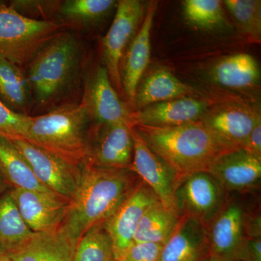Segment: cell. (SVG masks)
Here are the masks:
<instances>
[{"mask_svg":"<svg viewBox=\"0 0 261 261\" xmlns=\"http://www.w3.org/2000/svg\"><path fill=\"white\" fill-rule=\"evenodd\" d=\"M116 261H126L124 259H121V260H116Z\"/></svg>","mask_w":261,"mask_h":261,"instance_id":"obj_39","label":"cell"},{"mask_svg":"<svg viewBox=\"0 0 261 261\" xmlns=\"http://www.w3.org/2000/svg\"><path fill=\"white\" fill-rule=\"evenodd\" d=\"M239 261H261V238L246 239Z\"/></svg>","mask_w":261,"mask_h":261,"instance_id":"obj_35","label":"cell"},{"mask_svg":"<svg viewBox=\"0 0 261 261\" xmlns=\"http://www.w3.org/2000/svg\"><path fill=\"white\" fill-rule=\"evenodd\" d=\"M81 102L97 124L123 123L133 126L132 113L120 99L106 67H98L89 77Z\"/></svg>","mask_w":261,"mask_h":261,"instance_id":"obj_14","label":"cell"},{"mask_svg":"<svg viewBox=\"0 0 261 261\" xmlns=\"http://www.w3.org/2000/svg\"><path fill=\"white\" fill-rule=\"evenodd\" d=\"M0 101L13 112L27 116L34 102L27 73L4 59H0Z\"/></svg>","mask_w":261,"mask_h":261,"instance_id":"obj_22","label":"cell"},{"mask_svg":"<svg viewBox=\"0 0 261 261\" xmlns=\"http://www.w3.org/2000/svg\"><path fill=\"white\" fill-rule=\"evenodd\" d=\"M0 261H10L8 256H0Z\"/></svg>","mask_w":261,"mask_h":261,"instance_id":"obj_38","label":"cell"},{"mask_svg":"<svg viewBox=\"0 0 261 261\" xmlns=\"http://www.w3.org/2000/svg\"><path fill=\"white\" fill-rule=\"evenodd\" d=\"M44 186L70 200L82 177V167L70 164L23 139L11 140Z\"/></svg>","mask_w":261,"mask_h":261,"instance_id":"obj_9","label":"cell"},{"mask_svg":"<svg viewBox=\"0 0 261 261\" xmlns=\"http://www.w3.org/2000/svg\"><path fill=\"white\" fill-rule=\"evenodd\" d=\"M31 118V116L13 112L0 101V136L10 140L23 139L28 132Z\"/></svg>","mask_w":261,"mask_h":261,"instance_id":"obj_31","label":"cell"},{"mask_svg":"<svg viewBox=\"0 0 261 261\" xmlns=\"http://www.w3.org/2000/svg\"><path fill=\"white\" fill-rule=\"evenodd\" d=\"M141 181L129 169L84 165L80 185L69 200L62 231L78 243L89 228L106 222Z\"/></svg>","mask_w":261,"mask_h":261,"instance_id":"obj_1","label":"cell"},{"mask_svg":"<svg viewBox=\"0 0 261 261\" xmlns=\"http://www.w3.org/2000/svg\"><path fill=\"white\" fill-rule=\"evenodd\" d=\"M82 53L74 34L62 31L41 48L27 72L36 105L48 106L71 87L80 73Z\"/></svg>","mask_w":261,"mask_h":261,"instance_id":"obj_4","label":"cell"},{"mask_svg":"<svg viewBox=\"0 0 261 261\" xmlns=\"http://www.w3.org/2000/svg\"><path fill=\"white\" fill-rule=\"evenodd\" d=\"M254 157L261 160V119L257 120L249 136L245 148Z\"/></svg>","mask_w":261,"mask_h":261,"instance_id":"obj_36","label":"cell"},{"mask_svg":"<svg viewBox=\"0 0 261 261\" xmlns=\"http://www.w3.org/2000/svg\"><path fill=\"white\" fill-rule=\"evenodd\" d=\"M61 3L58 1L15 0L10 2L9 5L20 14L29 18L30 15H49L54 10L58 11Z\"/></svg>","mask_w":261,"mask_h":261,"instance_id":"obj_32","label":"cell"},{"mask_svg":"<svg viewBox=\"0 0 261 261\" xmlns=\"http://www.w3.org/2000/svg\"><path fill=\"white\" fill-rule=\"evenodd\" d=\"M163 245L152 243H134L123 259L126 261H159Z\"/></svg>","mask_w":261,"mask_h":261,"instance_id":"obj_33","label":"cell"},{"mask_svg":"<svg viewBox=\"0 0 261 261\" xmlns=\"http://www.w3.org/2000/svg\"><path fill=\"white\" fill-rule=\"evenodd\" d=\"M132 126L126 123L91 126L85 164L92 167L129 169L134 155Z\"/></svg>","mask_w":261,"mask_h":261,"instance_id":"obj_10","label":"cell"},{"mask_svg":"<svg viewBox=\"0 0 261 261\" xmlns=\"http://www.w3.org/2000/svg\"><path fill=\"white\" fill-rule=\"evenodd\" d=\"M207 171L227 194L253 193L260 185L261 160L234 149L221 154Z\"/></svg>","mask_w":261,"mask_h":261,"instance_id":"obj_13","label":"cell"},{"mask_svg":"<svg viewBox=\"0 0 261 261\" xmlns=\"http://www.w3.org/2000/svg\"><path fill=\"white\" fill-rule=\"evenodd\" d=\"M249 209L245 219V235L248 239L261 238V217L260 207Z\"/></svg>","mask_w":261,"mask_h":261,"instance_id":"obj_34","label":"cell"},{"mask_svg":"<svg viewBox=\"0 0 261 261\" xmlns=\"http://www.w3.org/2000/svg\"><path fill=\"white\" fill-rule=\"evenodd\" d=\"M209 259L207 225L181 216L171 236L163 245L159 261H205Z\"/></svg>","mask_w":261,"mask_h":261,"instance_id":"obj_18","label":"cell"},{"mask_svg":"<svg viewBox=\"0 0 261 261\" xmlns=\"http://www.w3.org/2000/svg\"><path fill=\"white\" fill-rule=\"evenodd\" d=\"M73 261H116L112 238L104 223L84 233L75 247Z\"/></svg>","mask_w":261,"mask_h":261,"instance_id":"obj_28","label":"cell"},{"mask_svg":"<svg viewBox=\"0 0 261 261\" xmlns=\"http://www.w3.org/2000/svg\"><path fill=\"white\" fill-rule=\"evenodd\" d=\"M213 80L232 89H246L258 83L260 68L253 57L246 53L226 57L213 68Z\"/></svg>","mask_w":261,"mask_h":261,"instance_id":"obj_24","label":"cell"},{"mask_svg":"<svg viewBox=\"0 0 261 261\" xmlns=\"http://www.w3.org/2000/svg\"><path fill=\"white\" fill-rule=\"evenodd\" d=\"M209 111L204 99L183 97L155 103L132 113L133 126L172 127L201 121Z\"/></svg>","mask_w":261,"mask_h":261,"instance_id":"obj_16","label":"cell"},{"mask_svg":"<svg viewBox=\"0 0 261 261\" xmlns=\"http://www.w3.org/2000/svg\"><path fill=\"white\" fill-rule=\"evenodd\" d=\"M149 149L180 179L207 171L213 162L231 151L201 121L172 127L133 126Z\"/></svg>","mask_w":261,"mask_h":261,"instance_id":"obj_2","label":"cell"},{"mask_svg":"<svg viewBox=\"0 0 261 261\" xmlns=\"http://www.w3.org/2000/svg\"><path fill=\"white\" fill-rule=\"evenodd\" d=\"M181 216L174 209L166 207L161 201L146 211L135 235L134 243L164 245L172 234Z\"/></svg>","mask_w":261,"mask_h":261,"instance_id":"obj_25","label":"cell"},{"mask_svg":"<svg viewBox=\"0 0 261 261\" xmlns=\"http://www.w3.org/2000/svg\"><path fill=\"white\" fill-rule=\"evenodd\" d=\"M183 6L185 18L197 28L212 30L223 28L226 23L219 0H186Z\"/></svg>","mask_w":261,"mask_h":261,"instance_id":"obj_29","label":"cell"},{"mask_svg":"<svg viewBox=\"0 0 261 261\" xmlns=\"http://www.w3.org/2000/svg\"><path fill=\"white\" fill-rule=\"evenodd\" d=\"M228 194L207 171L185 176L176 184L174 202L181 216H190L206 225L224 205Z\"/></svg>","mask_w":261,"mask_h":261,"instance_id":"obj_8","label":"cell"},{"mask_svg":"<svg viewBox=\"0 0 261 261\" xmlns=\"http://www.w3.org/2000/svg\"><path fill=\"white\" fill-rule=\"evenodd\" d=\"M10 193L33 232H53L61 228L69 200L54 193L22 189H12Z\"/></svg>","mask_w":261,"mask_h":261,"instance_id":"obj_12","label":"cell"},{"mask_svg":"<svg viewBox=\"0 0 261 261\" xmlns=\"http://www.w3.org/2000/svg\"><path fill=\"white\" fill-rule=\"evenodd\" d=\"M205 261H210V260H209V259H208V260H205Z\"/></svg>","mask_w":261,"mask_h":261,"instance_id":"obj_40","label":"cell"},{"mask_svg":"<svg viewBox=\"0 0 261 261\" xmlns=\"http://www.w3.org/2000/svg\"><path fill=\"white\" fill-rule=\"evenodd\" d=\"M9 191L0 197V256H8L32 236Z\"/></svg>","mask_w":261,"mask_h":261,"instance_id":"obj_27","label":"cell"},{"mask_svg":"<svg viewBox=\"0 0 261 261\" xmlns=\"http://www.w3.org/2000/svg\"><path fill=\"white\" fill-rule=\"evenodd\" d=\"M224 4L242 29L254 42H260L261 2L260 0H226Z\"/></svg>","mask_w":261,"mask_h":261,"instance_id":"obj_30","label":"cell"},{"mask_svg":"<svg viewBox=\"0 0 261 261\" xmlns=\"http://www.w3.org/2000/svg\"><path fill=\"white\" fill-rule=\"evenodd\" d=\"M76 245L61 228L53 232L34 233L8 257L10 261H73Z\"/></svg>","mask_w":261,"mask_h":261,"instance_id":"obj_20","label":"cell"},{"mask_svg":"<svg viewBox=\"0 0 261 261\" xmlns=\"http://www.w3.org/2000/svg\"><path fill=\"white\" fill-rule=\"evenodd\" d=\"M260 115L238 106H226L210 110L202 121L211 132L228 148L244 149Z\"/></svg>","mask_w":261,"mask_h":261,"instance_id":"obj_17","label":"cell"},{"mask_svg":"<svg viewBox=\"0 0 261 261\" xmlns=\"http://www.w3.org/2000/svg\"><path fill=\"white\" fill-rule=\"evenodd\" d=\"M157 8L158 3L151 2L138 32L127 48L121 68L122 89L133 105L137 87L150 59L151 32Z\"/></svg>","mask_w":261,"mask_h":261,"instance_id":"obj_19","label":"cell"},{"mask_svg":"<svg viewBox=\"0 0 261 261\" xmlns=\"http://www.w3.org/2000/svg\"><path fill=\"white\" fill-rule=\"evenodd\" d=\"M159 201L153 190L141 181L129 197L104 223L112 238L116 260L126 256L134 244L136 231L142 216L151 205Z\"/></svg>","mask_w":261,"mask_h":261,"instance_id":"obj_11","label":"cell"},{"mask_svg":"<svg viewBox=\"0 0 261 261\" xmlns=\"http://www.w3.org/2000/svg\"><path fill=\"white\" fill-rule=\"evenodd\" d=\"M0 172L12 189L54 193L37 179L12 140L3 136H0Z\"/></svg>","mask_w":261,"mask_h":261,"instance_id":"obj_23","label":"cell"},{"mask_svg":"<svg viewBox=\"0 0 261 261\" xmlns=\"http://www.w3.org/2000/svg\"><path fill=\"white\" fill-rule=\"evenodd\" d=\"M132 132L134 155L129 170L153 190L163 205L176 211L174 190L177 178L167 165L146 145L135 127H132Z\"/></svg>","mask_w":261,"mask_h":261,"instance_id":"obj_15","label":"cell"},{"mask_svg":"<svg viewBox=\"0 0 261 261\" xmlns=\"http://www.w3.org/2000/svg\"><path fill=\"white\" fill-rule=\"evenodd\" d=\"M194 94V89L178 80L169 70L159 69L139 84L134 106L139 111L150 105L190 97Z\"/></svg>","mask_w":261,"mask_h":261,"instance_id":"obj_21","label":"cell"},{"mask_svg":"<svg viewBox=\"0 0 261 261\" xmlns=\"http://www.w3.org/2000/svg\"><path fill=\"white\" fill-rule=\"evenodd\" d=\"M117 3L114 0H66L61 2L58 12L63 27L89 29L106 18Z\"/></svg>","mask_w":261,"mask_h":261,"instance_id":"obj_26","label":"cell"},{"mask_svg":"<svg viewBox=\"0 0 261 261\" xmlns=\"http://www.w3.org/2000/svg\"><path fill=\"white\" fill-rule=\"evenodd\" d=\"M92 122L82 102L62 105L46 114L32 116L23 139L82 167L87 161Z\"/></svg>","mask_w":261,"mask_h":261,"instance_id":"obj_3","label":"cell"},{"mask_svg":"<svg viewBox=\"0 0 261 261\" xmlns=\"http://www.w3.org/2000/svg\"><path fill=\"white\" fill-rule=\"evenodd\" d=\"M10 188L9 184L7 182L5 178L3 177V174L0 172V197L4 195L7 192L9 191L8 189Z\"/></svg>","mask_w":261,"mask_h":261,"instance_id":"obj_37","label":"cell"},{"mask_svg":"<svg viewBox=\"0 0 261 261\" xmlns=\"http://www.w3.org/2000/svg\"><path fill=\"white\" fill-rule=\"evenodd\" d=\"M63 27L61 22L27 18L0 3V59L20 66L29 63Z\"/></svg>","mask_w":261,"mask_h":261,"instance_id":"obj_5","label":"cell"},{"mask_svg":"<svg viewBox=\"0 0 261 261\" xmlns=\"http://www.w3.org/2000/svg\"><path fill=\"white\" fill-rule=\"evenodd\" d=\"M145 6L138 0H121L117 3L113 23L102 41L103 59L116 90H123L121 62L145 16Z\"/></svg>","mask_w":261,"mask_h":261,"instance_id":"obj_7","label":"cell"},{"mask_svg":"<svg viewBox=\"0 0 261 261\" xmlns=\"http://www.w3.org/2000/svg\"><path fill=\"white\" fill-rule=\"evenodd\" d=\"M245 194H228L224 205L207 224L209 260L239 261L246 240L245 219L251 204Z\"/></svg>","mask_w":261,"mask_h":261,"instance_id":"obj_6","label":"cell"}]
</instances>
